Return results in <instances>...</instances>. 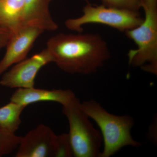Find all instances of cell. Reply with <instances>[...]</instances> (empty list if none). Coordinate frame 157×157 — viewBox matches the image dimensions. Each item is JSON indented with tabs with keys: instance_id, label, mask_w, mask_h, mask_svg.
Instances as JSON below:
<instances>
[{
	"instance_id": "cell-1",
	"label": "cell",
	"mask_w": 157,
	"mask_h": 157,
	"mask_svg": "<svg viewBox=\"0 0 157 157\" xmlns=\"http://www.w3.org/2000/svg\"><path fill=\"white\" fill-rule=\"evenodd\" d=\"M46 46L53 63L71 74L95 73L110 57L107 42L99 34H59Z\"/></svg>"
},
{
	"instance_id": "cell-2",
	"label": "cell",
	"mask_w": 157,
	"mask_h": 157,
	"mask_svg": "<svg viewBox=\"0 0 157 157\" xmlns=\"http://www.w3.org/2000/svg\"><path fill=\"white\" fill-rule=\"evenodd\" d=\"M81 107L100 128L104 144L100 157L111 156L125 146H140V144L134 140L131 135V129L134 124L131 117L109 113L94 100L81 103Z\"/></svg>"
},
{
	"instance_id": "cell-3",
	"label": "cell",
	"mask_w": 157,
	"mask_h": 157,
	"mask_svg": "<svg viewBox=\"0 0 157 157\" xmlns=\"http://www.w3.org/2000/svg\"><path fill=\"white\" fill-rule=\"evenodd\" d=\"M63 107L69 122L68 135L73 156L100 157L103 144L102 135L82 109L81 102L75 97Z\"/></svg>"
},
{
	"instance_id": "cell-4",
	"label": "cell",
	"mask_w": 157,
	"mask_h": 157,
	"mask_svg": "<svg viewBox=\"0 0 157 157\" xmlns=\"http://www.w3.org/2000/svg\"><path fill=\"white\" fill-rule=\"evenodd\" d=\"M145 17L135 28L125 32L137 48L129 51V64L157 74V8L143 9Z\"/></svg>"
},
{
	"instance_id": "cell-5",
	"label": "cell",
	"mask_w": 157,
	"mask_h": 157,
	"mask_svg": "<svg viewBox=\"0 0 157 157\" xmlns=\"http://www.w3.org/2000/svg\"><path fill=\"white\" fill-rule=\"evenodd\" d=\"M82 16L69 18L65 21L66 27L79 33L83 32L82 27L89 24H99L125 32L135 28L143 21L140 12L115 9L101 5L95 6L87 3L82 9Z\"/></svg>"
},
{
	"instance_id": "cell-6",
	"label": "cell",
	"mask_w": 157,
	"mask_h": 157,
	"mask_svg": "<svg viewBox=\"0 0 157 157\" xmlns=\"http://www.w3.org/2000/svg\"><path fill=\"white\" fill-rule=\"evenodd\" d=\"M16 157H69L73 156L68 134L57 135L40 124L29 131L18 146Z\"/></svg>"
},
{
	"instance_id": "cell-7",
	"label": "cell",
	"mask_w": 157,
	"mask_h": 157,
	"mask_svg": "<svg viewBox=\"0 0 157 157\" xmlns=\"http://www.w3.org/2000/svg\"><path fill=\"white\" fill-rule=\"evenodd\" d=\"M52 62L51 55L45 48L29 58L15 64L9 71L7 70L3 74L0 85L10 88L33 87L39 70Z\"/></svg>"
},
{
	"instance_id": "cell-8",
	"label": "cell",
	"mask_w": 157,
	"mask_h": 157,
	"mask_svg": "<svg viewBox=\"0 0 157 157\" xmlns=\"http://www.w3.org/2000/svg\"><path fill=\"white\" fill-rule=\"evenodd\" d=\"M45 32L31 26H22L11 33L6 53L0 61V76L12 65L25 59L38 37Z\"/></svg>"
},
{
	"instance_id": "cell-9",
	"label": "cell",
	"mask_w": 157,
	"mask_h": 157,
	"mask_svg": "<svg viewBox=\"0 0 157 157\" xmlns=\"http://www.w3.org/2000/svg\"><path fill=\"white\" fill-rule=\"evenodd\" d=\"M75 97L70 90H48L33 87L17 89L11 96V101L26 107L29 104L44 101L56 102L63 106Z\"/></svg>"
},
{
	"instance_id": "cell-10",
	"label": "cell",
	"mask_w": 157,
	"mask_h": 157,
	"mask_svg": "<svg viewBox=\"0 0 157 157\" xmlns=\"http://www.w3.org/2000/svg\"><path fill=\"white\" fill-rule=\"evenodd\" d=\"M48 0H24L23 26H31L45 31H55L58 26L53 20Z\"/></svg>"
},
{
	"instance_id": "cell-11",
	"label": "cell",
	"mask_w": 157,
	"mask_h": 157,
	"mask_svg": "<svg viewBox=\"0 0 157 157\" xmlns=\"http://www.w3.org/2000/svg\"><path fill=\"white\" fill-rule=\"evenodd\" d=\"M24 0H0V26L11 33L23 26Z\"/></svg>"
},
{
	"instance_id": "cell-12",
	"label": "cell",
	"mask_w": 157,
	"mask_h": 157,
	"mask_svg": "<svg viewBox=\"0 0 157 157\" xmlns=\"http://www.w3.org/2000/svg\"><path fill=\"white\" fill-rule=\"evenodd\" d=\"M25 106L13 101L0 107V126L15 134L21 123V115Z\"/></svg>"
},
{
	"instance_id": "cell-13",
	"label": "cell",
	"mask_w": 157,
	"mask_h": 157,
	"mask_svg": "<svg viewBox=\"0 0 157 157\" xmlns=\"http://www.w3.org/2000/svg\"><path fill=\"white\" fill-rule=\"evenodd\" d=\"M21 137L0 126V157L10 154L19 146Z\"/></svg>"
},
{
	"instance_id": "cell-14",
	"label": "cell",
	"mask_w": 157,
	"mask_h": 157,
	"mask_svg": "<svg viewBox=\"0 0 157 157\" xmlns=\"http://www.w3.org/2000/svg\"><path fill=\"white\" fill-rule=\"evenodd\" d=\"M102 5L115 9L139 12L141 9L140 0H99Z\"/></svg>"
},
{
	"instance_id": "cell-15",
	"label": "cell",
	"mask_w": 157,
	"mask_h": 157,
	"mask_svg": "<svg viewBox=\"0 0 157 157\" xmlns=\"http://www.w3.org/2000/svg\"><path fill=\"white\" fill-rule=\"evenodd\" d=\"M11 35V32L9 29L0 26V50L6 47Z\"/></svg>"
},
{
	"instance_id": "cell-16",
	"label": "cell",
	"mask_w": 157,
	"mask_h": 157,
	"mask_svg": "<svg viewBox=\"0 0 157 157\" xmlns=\"http://www.w3.org/2000/svg\"><path fill=\"white\" fill-rule=\"evenodd\" d=\"M141 9L157 8V0H140Z\"/></svg>"
},
{
	"instance_id": "cell-17",
	"label": "cell",
	"mask_w": 157,
	"mask_h": 157,
	"mask_svg": "<svg viewBox=\"0 0 157 157\" xmlns=\"http://www.w3.org/2000/svg\"><path fill=\"white\" fill-rule=\"evenodd\" d=\"M49 1V2H50L51 1H52V0H48ZM82 1H84V2H85L86 3H89V0H82Z\"/></svg>"
}]
</instances>
